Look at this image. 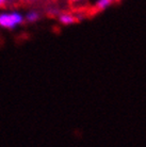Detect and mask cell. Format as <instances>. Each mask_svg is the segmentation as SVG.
Instances as JSON below:
<instances>
[{
  "label": "cell",
  "mask_w": 146,
  "mask_h": 147,
  "mask_svg": "<svg viewBox=\"0 0 146 147\" xmlns=\"http://www.w3.org/2000/svg\"><path fill=\"white\" fill-rule=\"evenodd\" d=\"M25 22V17L19 12L0 13V28L13 30Z\"/></svg>",
  "instance_id": "cell-1"
},
{
  "label": "cell",
  "mask_w": 146,
  "mask_h": 147,
  "mask_svg": "<svg viewBox=\"0 0 146 147\" xmlns=\"http://www.w3.org/2000/svg\"><path fill=\"white\" fill-rule=\"evenodd\" d=\"M58 19L64 26H70V25L76 24L77 22H79L76 15L72 14V13H60Z\"/></svg>",
  "instance_id": "cell-2"
},
{
  "label": "cell",
  "mask_w": 146,
  "mask_h": 147,
  "mask_svg": "<svg viewBox=\"0 0 146 147\" xmlns=\"http://www.w3.org/2000/svg\"><path fill=\"white\" fill-rule=\"evenodd\" d=\"M113 2H114V0H97L95 5H94V9H95L96 12L105 11V10L108 9Z\"/></svg>",
  "instance_id": "cell-3"
},
{
  "label": "cell",
  "mask_w": 146,
  "mask_h": 147,
  "mask_svg": "<svg viewBox=\"0 0 146 147\" xmlns=\"http://www.w3.org/2000/svg\"><path fill=\"white\" fill-rule=\"evenodd\" d=\"M41 18V15L39 12L36 11H30L29 13H27L25 17V22L28 24H34V22H39Z\"/></svg>",
  "instance_id": "cell-4"
},
{
  "label": "cell",
  "mask_w": 146,
  "mask_h": 147,
  "mask_svg": "<svg viewBox=\"0 0 146 147\" xmlns=\"http://www.w3.org/2000/svg\"><path fill=\"white\" fill-rule=\"evenodd\" d=\"M7 0H0V7H5V4H7Z\"/></svg>",
  "instance_id": "cell-5"
},
{
  "label": "cell",
  "mask_w": 146,
  "mask_h": 147,
  "mask_svg": "<svg viewBox=\"0 0 146 147\" xmlns=\"http://www.w3.org/2000/svg\"><path fill=\"white\" fill-rule=\"evenodd\" d=\"M72 2H75V3H78V2H81V1H83V0H70Z\"/></svg>",
  "instance_id": "cell-6"
},
{
  "label": "cell",
  "mask_w": 146,
  "mask_h": 147,
  "mask_svg": "<svg viewBox=\"0 0 146 147\" xmlns=\"http://www.w3.org/2000/svg\"><path fill=\"white\" fill-rule=\"evenodd\" d=\"M26 1H34V0H26Z\"/></svg>",
  "instance_id": "cell-7"
},
{
  "label": "cell",
  "mask_w": 146,
  "mask_h": 147,
  "mask_svg": "<svg viewBox=\"0 0 146 147\" xmlns=\"http://www.w3.org/2000/svg\"><path fill=\"white\" fill-rule=\"evenodd\" d=\"M114 1H117V0H114Z\"/></svg>",
  "instance_id": "cell-8"
}]
</instances>
